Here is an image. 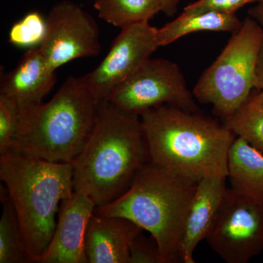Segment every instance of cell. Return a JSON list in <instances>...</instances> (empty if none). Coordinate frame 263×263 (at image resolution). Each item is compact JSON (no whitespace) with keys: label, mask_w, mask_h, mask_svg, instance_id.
<instances>
[{"label":"cell","mask_w":263,"mask_h":263,"mask_svg":"<svg viewBox=\"0 0 263 263\" xmlns=\"http://www.w3.org/2000/svg\"><path fill=\"white\" fill-rule=\"evenodd\" d=\"M157 32V28L149 23L122 29L103 61L94 70L83 76L98 104L108 101L114 90L160 47Z\"/></svg>","instance_id":"9c48e42d"},{"label":"cell","mask_w":263,"mask_h":263,"mask_svg":"<svg viewBox=\"0 0 263 263\" xmlns=\"http://www.w3.org/2000/svg\"><path fill=\"white\" fill-rule=\"evenodd\" d=\"M228 177L214 175L198 181L190 202L179 246L180 262L195 263L194 252L206 240L226 195Z\"/></svg>","instance_id":"4fadbf2b"},{"label":"cell","mask_w":263,"mask_h":263,"mask_svg":"<svg viewBox=\"0 0 263 263\" xmlns=\"http://www.w3.org/2000/svg\"><path fill=\"white\" fill-rule=\"evenodd\" d=\"M226 127L263 155V106L250 97L235 113L224 120Z\"/></svg>","instance_id":"d6986e66"},{"label":"cell","mask_w":263,"mask_h":263,"mask_svg":"<svg viewBox=\"0 0 263 263\" xmlns=\"http://www.w3.org/2000/svg\"><path fill=\"white\" fill-rule=\"evenodd\" d=\"M228 179L237 193L263 203V155L238 137L228 154Z\"/></svg>","instance_id":"9a60e30c"},{"label":"cell","mask_w":263,"mask_h":263,"mask_svg":"<svg viewBox=\"0 0 263 263\" xmlns=\"http://www.w3.org/2000/svg\"><path fill=\"white\" fill-rule=\"evenodd\" d=\"M129 263H162L158 245L151 235L147 238L141 232L130 247Z\"/></svg>","instance_id":"7402d4cb"},{"label":"cell","mask_w":263,"mask_h":263,"mask_svg":"<svg viewBox=\"0 0 263 263\" xmlns=\"http://www.w3.org/2000/svg\"><path fill=\"white\" fill-rule=\"evenodd\" d=\"M46 32V21L37 12H31L13 24L9 33L10 43L23 47H37Z\"/></svg>","instance_id":"ffe728a7"},{"label":"cell","mask_w":263,"mask_h":263,"mask_svg":"<svg viewBox=\"0 0 263 263\" xmlns=\"http://www.w3.org/2000/svg\"><path fill=\"white\" fill-rule=\"evenodd\" d=\"M98 107L83 76L68 78L50 101L19 113L11 147L41 160L71 163L89 138Z\"/></svg>","instance_id":"277c9868"},{"label":"cell","mask_w":263,"mask_h":263,"mask_svg":"<svg viewBox=\"0 0 263 263\" xmlns=\"http://www.w3.org/2000/svg\"><path fill=\"white\" fill-rule=\"evenodd\" d=\"M249 16L254 19L263 27V0H259L253 8L248 10Z\"/></svg>","instance_id":"484cf974"},{"label":"cell","mask_w":263,"mask_h":263,"mask_svg":"<svg viewBox=\"0 0 263 263\" xmlns=\"http://www.w3.org/2000/svg\"><path fill=\"white\" fill-rule=\"evenodd\" d=\"M94 7L100 18L121 29L149 23L161 12L159 0H95Z\"/></svg>","instance_id":"e0dca14e"},{"label":"cell","mask_w":263,"mask_h":263,"mask_svg":"<svg viewBox=\"0 0 263 263\" xmlns=\"http://www.w3.org/2000/svg\"><path fill=\"white\" fill-rule=\"evenodd\" d=\"M141 232L140 227L125 218L94 213L85 239L88 263H129L132 243Z\"/></svg>","instance_id":"5bb4252c"},{"label":"cell","mask_w":263,"mask_h":263,"mask_svg":"<svg viewBox=\"0 0 263 263\" xmlns=\"http://www.w3.org/2000/svg\"><path fill=\"white\" fill-rule=\"evenodd\" d=\"M107 102L138 115L162 105L197 111L195 96L179 66L165 59H149L114 90Z\"/></svg>","instance_id":"52a82bcc"},{"label":"cell","mask_w":263,"mask_h":263,"mask_svg":"<svg viewBox=\"0 0 263 263\" xmlns=\"http://www.w3.org/2000/svg\"><path fill=\"white\" fill-rule=\"evenodd\" d=\"M140 117L152 163L193 182L214 175L228 177V154L236 136L226 124L171 105Z\"/></svg>","instance_id":"7a4b0ae2"},{"label":"cell","mask_w":263,"mask_h":263,"mask_svg":"<svg viewBox=\"0 0 263 263\" xmlns=\"http://www.w3.org/2000/svg\"><path fill=\"white\" fill-rule=\"evenodd\" d=\"M262 37V26L247 17L194 86L195 98L200 103L212 105L216 115L224 120L250 98Z\"/></svg>","instance_id":"8992f818"},{"label":"cell","mask_w":263,"mask_h":263,"mask_svg":"<svg viewBox=\"0 0 263 263\" xmlns=\"http://www.w3.org/2000/svg\"><path fill=\"white\" fill-rule=\"evenodd\" d=\"M18 119L19 112L14 105L0 98V154L12 146Z\"/></svg>","instance_id":"44dd1931"},{"label":"cell","mask_w":263,"mask_h":263,"mask_svg":"<svg viewBox=\"0 0 263 263\" xmlns=\"http://www.w3.org/2000/svg\"><path fill=\"white\" fill-rule=\"evenodd\" d=\"M243 22L236 14L214 10L184 11L178 18L157 29V38L160 46H165L197 32L235 33L239 30Z\"/></svg>","instance_id":"2e32d148"},{"label":"cell","mask_w":263,"mask_h":263,"mask_svg":"<svg viewBox=\"0 0 263 263\" xmlns=\"http://www.w3.org/2000/svg\"><path fill=\"white\" fill-rule=\"evenodd\" d=\"M252 98H253L257 103H258L259 105L263 106V89L259 91L258 94L252 97Z\"/></svg>","instance_id":"4316f807"},{"label":"cell","mask_w":263,"mask_h":263,"mask_svg":"<svg viewBox=\"0 0 263 263\" xmlns=\"http://www.w3.org/2000/svg\"><path fill=\"white\" fill-rule=\"evenodd\" d=\"M96 207L83 192L74 190L64 199L54 233L40 263H88L85 239Z\"/></svg>","instance_id":"8fae6325"},{"label":"cell","mask_w":263,"mask_h":263,"mask_svg":"<svg viewBox=\"0 0 263 263\" xmlns=\"http://www.w3.org/2000/svg\"><path fill=\"white\" fill-rule=\"evenodd\" d=\"M254 89L259 90V91L263 89V37L260 46H259L257 64H256Z\"/></svg>","instance_id":"cb8c5ba5"},{"label":"cell","mask_w":263,"mask_h":263,"mask_svg":"<svg viewBox=\"0 0 263 263\" xmlns=\"http://www.w3.org/2000/svg\"><path fill=\"white\" fill-rule=\"evenodd\" d=\"M3 196H1L0 263L31 262L23 233L6 188Z\"/></svg>","instance_id":"ac0fdd59"},{"label":"cell","mask_w":263,"mask_h":263,"mask_svg":"<svg viewBox=\"0 0 263 263\" xmlns=\"http://www.w3.org/2000/svg\"><path fill=\"white\" fill-rule=\"evenodd\" d=\"M56 81L55 70L48 65L39 47H32L15 69L2 78L0 98L22 113L43 103Z\"/></svg>","instance_id":"7c38bea8"},{"label":"cell","mask_w":263,"mask_h":263,"mask_svg":"<svg viewBox=\"0 0 263 263\" xmlns=\"http://www.w3.org/2000/svg\"><path fill=\"white\" fill-rule=\"evenodd\" d=\"M208 245L228 263H247L263 251V203L227 188Z\"/></svg>","instance_id":"ba28073f"},{"label":"cell","mask_w":263,"mask_h":263,"mask_svg":"<svg viewBox=\"0 0 263 263\" xmlns=\"http://www.w3.org/2000/svg\"><path fill=\"white\" fill-rule=\"evenodd\" d=\"M197 185L148 162L122 196L95 214L133 221L155 238L162 263L180 262V240Z\"/></svg>","instance_id":"5b68a950"},{"label":"cell","mask_w":263,"mask_h":263,"mask_svg":"<svg viewBox=\"0 0 263 263\" xmlns=\"http://www.w3.org/2000/svg\"><path fill=\"white\" fill-rule=\"evenodd\" d=\"M0 179L31 262L40 263L54 233L60 204L74 191L72 164L41 160L11 147L0 154Z\"/></svg>","instance_id":"3957f363"},{"label":"cell","mask_w":263,"mask_h":263,"mask_svg":"<svg viewBox=\"0 0 263 263\" xmlns=\"http://www.w3.org/2000/svg\"><path fill=\"white\" fill-rule=\"evenodd\" d=\"M161 12L167 16H173L177 12L178 6L183 0H159Z\"/></svg>","instance_id":"d4e9b609"},{"label":"cell","mask_w":263,"mask_h":263,"mask_svg":"<svg viewBox=\"0 0 263 263\" xmlns=\"http://www.w3.org/2000/svg\"><path fill=\"white\" fill-rule=\"evenodd\" d=\"M46 21V35L38 47L53 70L72 60L100 53L98 24L79 5L60 2Z\"/></svg>","instance_id":"30bf717a"},{"label":"cell","mask_w":263,"mask_h":263,"mask_svg":"<svg viewBox=\"0 0 263 263\" xmlns=\"http://www.w3.org/2000/svg\"><path fill=\"white\" fill-rule=\"evenodd\" d=\"M150 162L141 117L99 104L91 133L71 162L76 191L83 192L97 207L122 196L138 171Z\"/></svg>","instance_id":"6da1fadb"},{"label":"cell","mask_w":263,"mask_h":263,"mask_svg":"<svg viewBox=\"0 0 263 263\" xmlns=\"http://www.w3.org/2000/svg\"><path fill=\"white\" fill-rule=\"evenodd\" d=\"M259 0H197L183 8L184 11L214 10L221 13L235 14L238 10Z\"/></svg>","instance_id":"603a6c76"}]
</instances>
